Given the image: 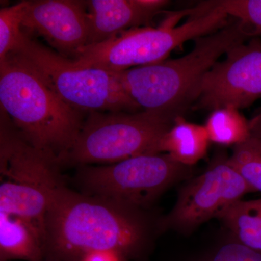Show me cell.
Masks as SVG:
<instances>
[{"instance_id": "obj_21", "label": "cell", "mask_w": 261, "mask_h": 261, "mask_svg": "<svg viewBox=\"0 0 261 261\" xmlns=\"http://www.w3.org/2000/svg\"><path fill=\"white\" fill-rule=\"evenodd\" d=\"M124 258L114 250H98L89 252L80 261H122Z\"/></svg>"}, {"instance_id": "obj_7", "label": "cell", "mask_w": 261, "mask_h": 261, "mask_svg": "<svg viewBox=\"0 0 261 261\" xmlns=\"http://www.w3.org/2000/svg\"><path fill=\"white\" fill-rule=\"evenodd\" d=\"M175 120L145 111L89 113L62 164L115 163L141 154H156L160 141Z\"/></svg>"}, {"instance_id": "obj_9", "label": "cell", "mask_w": 261, "mask_h": 261, "mask_svg": "<svg viewBox=\"0 0 261 261\" xmlns=\"http://www.w3.org/2000/svg\"><path fill=\"white\" fill-rule=\"evenodd\" d=\"M250 187L228 162L219 155L205 172L190 178L178 192L172 210L163 219V229L190 233L212 219H219L245 194Z\"/></svg>"}, {"instance_id": "obj_8", "label": "cell", "mask_w": 261, "mask_h": 261, "mask_svg": "<svg viewBox=\"0 0 261 261\" xmlns=\"http://www.w3.org/2000/svg\"><path fill=\"white\" fill-rule=\"evenodd\" d=\"M81 166L78 178L86 193L142 210L192 174V167L166 153L141 154L108 166Z\"/></svg>"}, {"instance_id": "obj_19", "label": "cell", "mask_w": 261, "mask_h": 261, "mask_svg": "<svg viewBox=\"0 0 261 261\" xmlns=\"http://www.w3.org/2000/svg\"><path fill=\"white\" fill-rule=\"evenodd\" d=\"M216 3L228 17L243 21L254 37L261 38V0H221Z\"/></svg>"}, {"instance_id": "obj_5", "label": "cell", "mask_w": 261, "mask_h": 261, "mask_svg": "<svg viewBox=\"0 0 261 261\" xmlns=\"http://www.w3.org/2000/svg\"><path fill=\"white\" fill-rule=\"evenodd\" d=\"M61 163L31 145L1 110L0 213L23 219L45 240L46 217L56 192L64 186Z\"/></svg>"}, {"instance_id": "obj_11", "label": "cell", "mask_w": 261, "mask_h": 261, "mask_svg": "<svg viewBox=\"0 0 261 261\" xmlns=\"http://www.w3.org/2000/svg\"><path fill=\"white\" fill-rule=\"evenodd\" d=\"M23 32L42 37L61 56L73 59L88 44V13L84 1H27Z\"/></svg>"}, {"instance_id": "obj_18", "label": "cell", "mask_w": 261, "mask_h": 261, "mask_svg": "<svg viewBox=\"0 0 261 261\" xmlns=\"http://www.w3.org/2000/svg\"><path fill=\"white\" fill-rule=\"evenodd\" d=\"M27 1L0 10V62L15 50L23 35L22 20Z\"/></svg>"}, {"instance_id": "obj_1", "label": "cell", "mask_w": 261, "mask_h": 261, "mask_svg": "<svg viewBox=\"0 0 261 261\" xmlns=\"http://www.w3.org/2000/svg\"><path fill=\"white\" fill-rule=\"evenodd\" d=\"M143 210L63 186L56 192L45 224L44 260L80 261L98 250L123 257L137 255L148 242Z\"/></svg>"}, {"instance_id": "obj_22", "label": "cell", "mask_w": 261, "mask_h": 261, "mask_svg": "<svg viewBox=\"0 0 261 261\" xmlns=\"http://www.w3.org/2000/svg\"><path fill=\"white\" fill-rule=\"evenodd\" d=\"M251 135L261 138V108L254 113L251 119L249 120Z\"/></svg>"}, {"instance_id": "obj_13", "label": "cell", "mask_w": 261, "mask_h": 261, "mask_svg": "<svg viewBox=\"0 0 261 261\" xmlns=\"http://www.w3.org/2000/svg\"><path fill=\"white\" fill-rule=\"evenodd\" d=\"M44 261V240L34 226L0 213V261Z\"/></svg>"}, {"instance_id": "obj_12", "label": "cell", "mask_w": 261, "mask_h": 261, "mask_svg": "<svg viewBox=\"0 0 261 261\" xmlns=\"http://www.w3.org/2000/svg\"><path fill=\"white\" fill-rule=\"evenodd\" d=\"M88 13V44H98L149 23L168 4L164 0L84 1Z\"/></svg>"}, {"instance_id": "obj_16", "label": "cell", "mask_w": 261, "mask_h": 261, "mask_svg": "<svg viewBox=\"0 0 261 261\" xmlns=\"http://www.w3.org/2000/svg\"><path fill=\"white\" fill-rule=\"evenodd\" d=\"M205 127L211 142L218 145L235 147L251 136L249 120L231 106L213 111Z\"/></svg>"}, {"instance_id": "obj_4", "label": "cell", "mask_w": 261, "mask_h": 261, "mask_svg": "<svg viewBox=\"0 0 261 261\" xmlns=\"http://www.w3.org/2000/svg\"><path fill=\"white\" fill-rule=\"evenodd\" d=\"M191 10L178 12L157 28L139 27L108 40L82 47L72 61L80 66L119 72L166 61L170 53L187 41L195 40L222 28L228 15L215 1Z\"/></svg>"}, {"instance_id": "obj_6", "label": "cell", "mask_w": 261, "mask_h": 261, "mask_svg": "<svg viewBox=\"0 0 261 261\" xmlns=\"http://www.w3.org/2000/svg\"><path fill=\"white\" fill-rule=\"evenodd\" d=\"M14 55L61 99L84 113L142 111L113 72L80 66L23 32Z\"/></svg>"}, {"instance_id": "obj_20", "label": "cell", "mask_w": 261, "mask_h": 261, "mask_svg": "<svg viewBox=\"0 0 261 261\" xmlns=\"http://www.w3.org/2000/svg\"><path fill=\"white\" fill-rule=\"evenodd\" d=\"M204 261H261V253L242 244H226Z\"/></svg>"}, {"instance_id": "obj_3", "label": "cell", "mask_w": 261, "mask_h": 261, "mask_svg": "<svg viewBox=\"0 0 261 261\" xmlns=\"http://www.w3.org/2000/svg\"><path fill=\"white\" fill-rule=\"evenodd\" d=\"M0 103L17 132L62 165L85 121L13 54L0 62Z\"/></svg>"}, {"instance_id": "obj_17", "label": "cell", "mask_w": 261, "mask_h": 261, "mask_svg": "<svg viewBox=\"0 0 261 261\" xmlns=\"http://www.w3.org/2000/svg\"><path fill=\"white\" fill-rule=\"evenodd\" d=\"M228 162L240 175L252 192H261V138L252 135L233 147Z\"/></svg>"}, {"instance_id": "obj_15", "label": "cell", "mask_w": 261, "mask_h": 261, "mask_svg": "<svg viewBox=\"0 0 261 261\" xmlns=\"http://www.w3.org/2000/svg\"><path fill=\"white\" fill-rule=\"evenodd\" d=\"M238 243L261 253V199L240 200L219 218Z\"/></svg>"}, {"instance_id": "obj_14", "label": "cell", "mask_w": 261, "mask_h": 261, "mask_svg": "<svg viewBox=\"0 0 261 261\" xmlns=\"http://www.w3.org/2000/svg\"><path fill=\"white\" fill-rule=\"evenodd\" d=\"M210 139L205 126L178 117L158 145L156 153L169 154L175 161L192 167L207 152Z\"/></svg>"}, {"instance_id": "obj_2", "label": "cell", "mask_w": 261, "mask_h": 261, "mask_svg": "<svg viewBox=\"0 0 261 261\" xmlns=\"http://www.w3.org/2000/svg\"><path fill=\"white\" fill-rule=\"evenodd\" d=\"M252 38L250 29L232 18L216 32L195 39L193 49L181 58L113 73L142 111L176 119L195 103L201 81L219 58Z\"/></svg>"}, {"instance_id": "obj_10", "label": "cell", "mask_w": 261, "mask_h": 261, "mask_svg": "<svg viewBox=\"0 0 261 261\" xmlns=\"http://www.w3.org/2000/svg\"><path fill=\"white\" fill-rule=\"evenodd\" d=\"M225 56L201 81L194 103L197 109L240 110L261 99V38L240 43Z\"/></svg>"}]
</instances>
